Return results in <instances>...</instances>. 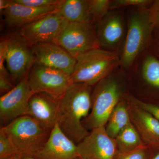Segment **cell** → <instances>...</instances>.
Returning <instances> with one entry per match:
<instances>
[{
    "label": "cell",
    "instance_id": "cell-1",
    "mask_svg": "<svg viewBox=\"0 0 159 159\" xmlns=\"http://www.w3.org/2000/svg\"><path fill=\"white\" fill-rule=\"evenodd\" d=\"M92 92L90 86L72 84L59 100L56 123L77 145L89 134L83 121L91 111Z\"/></svg>",
    "mask_w": 159,
    "mask_h": 159
},
{
    "label": "cell",
    "instance_id": "cell-2",
    "mask_svg": "<svg viewBox=\"0 0 159 159\" xmlns=\"http://www.w3.org/2000/svg\"><path fill=\"white\" fill-rule=\"evenodd\" d=\"M74 71L70 76L71 83H82L92 86L108 77L120 63L115 51L93 49L76 57Z\"/></svg>",
    "mask_w": 159,
    "mask_h": 159
},
{
    "label": "cell",
    "instance_id": "cell-3",
    "mask_svg": "<svg viewBox=\"0 0 159 159\" xmlns=\"http://www.w3.org/2000/svg\"><path fill=\"white\" fill-rule=\"evenodd\" d=\"M20 154L34 157L45 145L51 130L29 116L15 119L1 127Z\"/></svg>",
    "mask_w": 159,
    "mask_h": 159
},
{
    "label": "cell",
    "instance_id": "cell-4",
    "mask_svg": "<svg viewBox=\"0 0 159 159\" xmlns=\"http://www.w3.org/2000/svg\"><path fill=\"white\" fill-rule=\"evenodd\" d=\"M95 85L92 92L90 112L83 121L89 131L105 127L121 97L120 85L115 79L107 77Z\"/></svg>",
    "mask_w": 159,
    "mask_h": 159
},
{
    "label": "cell",
    "instance_id": "cell-5",
    "mask_svg": "<svg viewBox=\"0 0 159 159\" xmlns=\"http://www.w3.org/2000/svg\"><path fill=\"white\" fill-rule=\"evenodd\" d=\"M152 27L149 11L137 10L129 17L127 34L120 58V63L129 67L147 46Z\"/></svg>",
    "mask_w": 159,
    "mask_h": 159
},
{
    "label": "cell",
    "instance_id": "cell-6",
    "mask_svg": "<svg viewBox=\"0 0 159 159\" xmlns=\"http://www.w3.org/2000/svg\"><path fill=\"white\" fill-rule=\"evenodd\" d=\"M55 43L76 58L85 52L101 48L92 23L69 22Z\"/></svg>",
    "mask_w": 159,
    "mask_h": 159
},
{
    "label": "cell",
    "instance_id": "cell-7",
    "mask_svg": "<svg viewBox=\"0 0 159 159\" xmlns=\"http://www.w3.org/2000/svg\"><path fill=\"white\" fill-rule=\"evenodd\" d=\"M28 80L34 93H44L58 100L72 84L69 75L37 63L29 71Z\"/></svg>",
    "mask_w": 159,
    "mask_h": 159
},
{
    "label": "cell",
    "instance_id": "cell-8",
    "mask_svg": "<svg viewBox=\"0 0 159 159\" xmlns=\"http://www.w3.org/2000/svg\"><path fill=\"white\" fill-rule=\"evenodd\" d=\"M5 39L7 70L13 81L19 83L28 75L35 64L32 47L19 33L10 34Z\"/></svg>",
    "mask_w": 159,
    "mask_h": 159
},
{
    "label": "cell",
    "instance_id": "cell-9",
    "mask_svg": "<svg viewBox=\"0 0 159 159\" xmlns=\"http://www.w3.org/2000/svg\"><path fill=\"white\" fill-rule=\"evenodd\" d=\"M68 23L57 11L23 26L19 33L31 47L43 43H55Z\"/></svg>",
    "mask_w": 159,
    "mask_h": 159
},
{
    "label": "cell",
    "instance_id": "cell-10",
    "mask_svg": "<svg viewBox=\"0 0 159 159\" xmlns=\"http://www.w3.org/2000/svg\"><path fill=\"white\" fill-rule=\"evenodd\" d=\"M29 84L28 75L14 88L0 98V120L2 126L15 119L29 116V102L34 94Z\"/></svg>",
    "mask_w": 159,
    "mask_h": 159
},
{
    "label": "cell",
    "instance_id": "cell-11",
    "mask_svg": "<svg viewBox=\"0 0 159 159\" xmlns=\"http://www.w3.org/2000/svg\"><path fill=\"white\" fill-rule=\"evenodd\" d=\"M77 148L83 159H114L119 152L116 140L109 135L105 127L91 130L77 144Z\"/></svg>",
    "mask_w": 159,
    "mask_h": 159
},
{
    "label": "cell",
    "instance_id": "cell-12",
    "mask_svg": "<svg viewBox=\"0 0 159 159\" xmlns=\"http://www.w3.org/2000/svg\"><path fill=\"white\" fill-rule=\"evenodd\" d=\"M35 63L55 69L70 76L76 63V58L54 43H43L32 46Z\"/></svg>",
    "mask_w": 159,
    "mask_h": 159
},
{
    "label": "cell",
    "instance_id": "cell-13",
    "mask_svg": "<svg viewBox=\"0 0 159 159\" xmlns=\"http://www.w3.org/2000/svg\"><path fill=\"white\" fill-rule=\"evenodd\" d=\"M130 120L143 143L150 149H159V121L127 98Z\"/></svg>",
    "mask_w": 159,
    "mask_h": 159
},
{
    "label": "cell",
    "instance_id": "cell-14",
    "mask_svg": "<svg viewBox=\"0 0 159 159\" xmlns=\"http://www.w3.org/2000/svg\"><path fill=\"white\" fill-rule=\"evenodd\" d=\"M38 159H77V145L61 130L56 123L48 140L34 155Z\"/></svg>",
    "mask_w": 159,
    "mask_h": 159
},
{
    "label": "cell",
    "instance_id": "cell-15",
    "mask_svg": "<svg viewBox=\"0 0 159 159\" xmlns=\"http://www.w3.org/2000/svg\"><path fill=\"white\" fill-rule=\"evenodd\" d=\"M100 47L116 49L122 43L125 35V28L122 14L109 12L98 22L96 29Z\"/></svg>",
    "mask_w": 159,
    "mask_h": 159
},
{
    "label": "cell",
    "instance_id": "cell-16",
    "mask_svg": "<svg viewBox=\"0 0 159 159\" xmlns=\"http://www.w3.org/2000/svg\"><path fill=\"white\" fill-rule=\"evenodd\" d=\"M59 100L44 93H34L29 102V115L52 130L57 123Z\"/></svg>",
    "mask_w": 159,
    "mask_h": 159
},
{
    "label": "cell",
    "instance_id": "cell-17",
    "mask_svg": "<svg viewBox=\"0 0 159 159\" xmlns=\"http://www.w3.org/2000/svg\"><path fill=\"white\" fill-rule=\"evenodd\" d=\"M58 5L33 8L16 4L11 0V4L2 13L5 22L8 26L22 28L47 15L57 12Z\"/></svg>",
    "mask_w": 159,
    "mask_h": 159
},
{
    "label": "cell",
    "instance_id": "cell-18",
    "mask_svg": "<svg viewBox=\"0 0 159 159\" xmlns=\"http://www.w3.org/2000/svg\"><path fill=\"white\" fill-rule=\"evenodd\" d=\"M57 12L69 23L92 24L94 20L88 0H61Z\"/></svg>",
    "mask_w": 159,
    "mask_h": 159
},
{
    "label": "cell",
    "instance_id": "cell-19",
    "mask_svg": "<svg viewBox=\"0 0 159 159\" xmlns=\"http://www.w3.org/2000/svg\"><path fill=\"white\" fill-rule=\"evenodd\" d=\"M130 122L127 102L121 101L111 115L105 126L106 130L111 138L115 139Z\"/></svg>",
    "mask_w": 159,
    "mask_h": 159
},
{
    "label": "cell",
    "instance_id": "cell-20",
    "mask_svg": "<svg viewBox=\"0 0 159 159\" xmlns=\"http://www.w3.org/2000/svg\"><path fill=\"white\" fill-rule=\"evenodd\" d=\"M119 152H127L145 145L131 121L117 136L116 139Z\"/></svg>",
    "mask_w": 159,
    "mask_h": 159
},
{
    "label": "cell",
    "instance_id": "cell-21",
    "mask_svg": "<svg viewBox=\"0 0 159 159\" xmlns=\"http://www.w3.org/2000/svg\"><path fill=\"white\" fill-rule=\"evenodd\" d=\"M142 74L148 84L159 89V60L152 56L146 57L142 66Z\"/></svg>",
    "mask_w": 159,
    "mask_h": 159
},
{
    "label": "cell",
    "instance_id": "cell-22",
    "mask_svg": "<svg viewBox=\"0 0 159 159\" xmlns=\"http://www.w3.org/2000/svg\"><path fill=\"white\" fill-rule=\"evenodd\" d=\"M89 8L93 20L99 22L109 12L111 1L88 0Z\"/></svg>",
    "mask_w": 159,
    "mask_h": 159
},
{
    "label": "cell",
    "instance_id": "cell-23",
    "mask_svg": "<svg viewBox=\"0 0 159 159\" xmlns=\"http://www.w3.org/2000/svg\"><path fill=\"white\" fill-rule=\"evenodd\" d=\"M20 154L9 137L0 129V159Z\"/></svg>",
    "mask_w": 159,
    "mask_h": 159
},
{
    "label": "cell",
    "instance_id": "cell-24",
    "mask_svg": "<svg viewBox=\"0 0 159 159\" xmlns=\"http://www.w3.org/2000/svg\"><path fill=\"white\" fill-rule=\"evenodd\" d=\"M149 148L145 145L131 151L118 152L114 159H148Z\"/></svg>",
    "mask_w": 159,
    "mask_h": 159
},
{
    "label": "cell",
    "instance_id": "cell-25",
    "mask_svg": "<svg viewBox=\"0 0 159 159\" xmlns=\"http://www.w3.org/2000/svg\"><path fill=\"white\" fill-rule=\"evenodd\" d=\"M12 2L22 6L33 8H41L58 6L61 0H12Z\"/></svg>",
    "mask_w": 159,
    "mask_h": 159
},
{
    "label": "cell",
    "instance_id": "cell-26",
    "mask_svg": "<svg viewBox=\"0 0 159 159\" xmlns=\"http://www.w3.org/2000/svg\"><path fill=\"white\" fill-rule=\"evenodd\" d=\"M151 2L152 1L149 0H115L111 2L110 9L129 6L143 8Z\"/></svg>",
    "mask_w": 159,
    "mask_h": 159
},
{
    "label": "cell",
    "instance_id": "cell-27",
    "mask_svg": "<svg viewBox=\"0 0 159 159\" xmlns=\"http://www.w3.org/2000/svg\"><path fill=\"white\" fill-rule=\"evenodd\" d=\"M128 99L135 103L139 107L148 112L159 121V106L155 104L143 102L133 97L129 96Z\"/></svg>",
    "mask_w": 159,
    "mask_h": 159
},
{
    "label": "cell",
    "instance_id": "cell-28",
    "mask_svg": "<svg viewBox=\"0 0 159 159\" xmlns=\"http://www.w3.org/2000/svg\"><path fill=\"white\" fill-rule=\"evenodd\" d=\"M12 81L13 80L10 75L0 74V91L1 94H6L14 88L15 86L13 85Z\"/></svg>",
    "mask_w": 159,
    "mask_h": 159
},
{
    "label": "cell",
    "instance_id": "cell-29",
    "mask_svg": "<svg viewBox=\"0 0 159 159\" xmlns=\"http://www.w3.org/2000/svg\"><path fill=\"white\" fill-rule=\"evenodd\" d=\"M7 44L5 39L1 40L0 43V74L8 75L9 74L8 70L6 69L5 64L6 63Z\"/></svg>",
    "mask_w": 159,
    "mask_h": 159
},
{
    "label": "cell",
    "instance_id": "cell-30",
    "mask_svg": "<svg viewBox=\"0 0 159 159\" xmlns=\"http://www.w3.org/2000/svg\"><path fill=\"white\" fill-rule=\"evenodd\" d=\"M149 18L152 27L159 25V0L155 2L150 11Z\"/></svg>",
    "mask_w": 159,
    "mask_h": 159
},
{
    "label": "cell",
    "instance_id": "cell-31",
    "mask_svg": "<svg viewBox=\"0 0 159 159\" xmlns=\"http://www.w3.org/2000/svg\"><path fill=\"white\" fill-rule=\"evenodd\" d=\"M148 159H159V149H149Z\"/></svg>",
    "mask_w": 159,
    "mask_h": 159
},
{
    "label": "cell",
    "instance_id": "cell-32",
    "mask_svg": "<svg viewBox=\"0 0 159 159\" xmlns=\"http://www.w3.org/2000/svg\"><path fill=\"white\" fill-rule=\"evenodd\" d=\"M11 4V1L0 0V10L2 12Z\"/></svg>",
    "mask_w": 159,
    "mask_h": 159
},
{
    "label": "cell",
    "instance_id": "cell-33",
    "mask_svg": "<svg viewBox=\"0 0 159 159\" xmlns=\"http://www.w3.org/2000/svg\"><path fill=\"white\" fill-rule=\"evenodd\" d=\"M22 157V156L20 154H17L15 155L12 156L2 159H21Z\"/></svg>",
    "mask_w": 159,
    "mask_h": 159
},
{
    "label": "cell",
    "instance_id": "cell-34",
    "mask_svg": "<svg viewBox=\"0 0 159 159\" xmlns=\"http://www.w3.org/2000/svg\"><path fill=\"white\" fill-rule=\"evenodd\" d=\"M21 159H38L34 157L31 156H22Z\"/></svg>",
    "mask_w": 159,
    "mask_h": 159
},
{
    "label": "cell",
    "instance_id": "cell-35",
    "mask_svg": "<svg viewBox=\"0 0 159 159\" xmlns=\"http://www.w3.org/2000/svg\"><path fill=\"white\" fill-rule=\"evenodd\" d=\"M77 159H82V158L80 157H78V158H77Z\"/></svg>",
    "mask_w": 159,
    "mask_h": 159
}]
</instances>
